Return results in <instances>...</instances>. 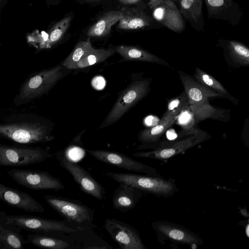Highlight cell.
<instances>
[{"label":"cell","instance_id":"obj_1","mask_svg":"<svg viewBox=\"0 0 249 249\" xmlns=\"http://www.w3.org/2000/svg\"><path fill=\"white\" fill-rule=\"evenodd\" d=\"M178 74L196 124L209 118L226 121L225 110L213 107L209 102L210 98L223 97L222 95L204 86L181 71H178Z\"/></svg>","mask_w":249,"mask_h":249},{"label":"cell","instance_id":"obj_2","mask_svg":"<svg viewBox=\"0 0 249 249\" xmlns=\"http://www.w3.org/2000/svg\"><path fill=\"white\" fill-rule=\"evenodd\" d=\"M106 175L119 183L132 185L157 196L168 198L178 191L175 179L172 178L113 172H108Z\"/></svg>","mask_w":249,"mask_h":249},{"label":"cell","instance_id":"obj_3","mask_svg":"<svg viewBox=\"0 0 249 249\" xmlns=\"http://www.w3.org/2000/svg\"><path fill=\"white\" fill-rule=\"evenodd\" d=\"M151 81L149 78L137 79L122 90L101 127H107L115 123L145 97L150 91Z\"/></svg>","mask_w":249,"mask_h":249},{"label":"cell","instance_id":"obj_4","mask_svg":"<svg viewBox=\"0 0 249 249\" xmlns=\"http://www.w3.org/2000/svg\"><path fill=\"white\" fill-rule=\"evenodd\" d=\"M2 136L20 144H33L52 141L46 127L39 123H21L1 125Z\"/></svg>","mask_w":249,"mask_h":249},{"label":"cell","instance_id":"obj_5","mask_svg":"<svg viewBox=\"0 0 249 249\" xmlns=\"http://www.w3.org/2000/svg\"><path fill=\"white\" fill-rule=\"evenodd\" d=\"M158 242L163 244L166 241L188 245L193 249L203 243L197 234L184 226L166 220H158L151 224Z\"/></svg>","mask_w":249,"mask_h":249},{"label":"cell","instance_id":"obj_6","mask_svg":"<svg viewBox=\"0 0 249 249\" xmlns=\"http://www.w3.org/2000/svg\"><path fill=\"white\" fill-rule=\"evenodd\" d=\"M52 157L46 149L0 145V166L18 167L39 163Z\"/></svg>","mask_w":249,"mask_h":249},{"label":"cell","instance_id":"obj_7","mask_svg":"<svg viewBox=\"0 0 249 249\" xmlns=\"http://www.w3.org/2000/svg\"><path fill=\"white\" fill-rule=\"evenodd\" d=\"M1 212L4 216L3 223L12 225L21 230L40 233L52 231L71 233L77 231L76 229L69 226L64 221L30 215H7L3 211Z\"/></svg>","mask_w":249,"mask_h":249},{"label":"cell","instance_id":"obj_8","mask_svg":"<svg viewBox=\"0 0 249 249\" xmlns=\"http://www.w3.org/2000/svg\"><path fill=\"white\" fill-rule=\"evenodd\" d=\"M7 174L17 183L30 189L58 191L65 189L60 179L47 171L13 169Z\"/></svg>","mask_w":249,"mask_h":249},{"label":"cell","instance_id":"obj_9","mask_svg":"<svg viewBox=\"0 0 249 249\" xmlns=\"http://www.w3.org/2000/svg\"><path fill=\"white\" fill-rule=\"evenodd\" d=\"M56 158L60 165L71 175L83 192L98 200L104 199L106 194L104 187L89 172L70 160L62 152H57Z\"/></svg>","mask_w":249,"mask_h":249},{"label":"cell","instance_id":"obj_10","mask_svg":"<svg viewBox=\"0 0 249 249\" xmlns=\"http://www.w3.org/2000/svg\"><path fill=\"white\" fill-rule=\"evenodd\" d=\"M54 210L67 220L78 224L91 223L94 211L77 200L52 195L43 197Z\"/></svg>","mask_w":249,"mask_h":249},{"label":"cell","instance_id":"obj_11","mask_svg":"<svg viewBox=\"0 0 249 249\" xmlns=\"http://www.w3.org/2000/svg\"><path fill=\"white\" fill-rule=\"evenodd\" d=\"M208 135L202 131L197 134L189 136L187 138L164 143L149 151L137 152L133 155L137 158L166 161L206 141Z\"/></svg>","mask_w":249,"mask_h":249},{"label":"cell","instance_id":"obj_12","mask_svg":"<svg viewBox=\"0 0 249 249\" xmlns=\"http://www.w3.org/2000/svg\"><path fill=\"white\" fill-rule=\"evenodd\" d=\"M103 227L123 249H147L139 231L131 225L115 218H107Z\"/></svg>","mask_w":249,"mask_h":249},{"label":"cell","instance_id":"obj_13","mask_svg":"<svg viewBox=\"0 0 249 249\" xmlns=\"http://www.w3.org/2000/svg\"><path fill=\"white\" fill-rule=\"evenodd\" d=\"M96 160L129 171L143 173L147 175L160 177L157 170L125 155L115 151L103 150H88Z\"/></svg>","mask_w":249,"mask_h":249},{"label":"cell","instance_id":"obj_14","mask_svg":"<svg viewBox=\"0 0 249 249\" xmlns=\"http://www.w3.org/2000/svg\"><path fill=\"white\" fill-rule=\"evenodd\" d=\"M61 75V67L57 66L32 76L22 88L20 98L29 99L42 94L54 85Z\"/></svg>","mask_w":249,"mask_h":249},{"label":"cell","instance_id":"obj_15","mask_svg":"<svg viewBox=\"0 0 249 249\" xmlns=\"http://www.w3.org/2000/svg\"><path fill=\"white\" fill-rule=\"evenodd\" d=\"M209 19L219 20L236 26L241 21L244 13L234 0H203Z\"/></svg>","mask_w":249,"mask_h":249},{"label":"cell","instance_id":"obj_16","mask_svg":"<svg viewBox=\"0 0 249 249\" xmlns=\"http://www.w3.org/2000/svg\"><path fill=\"white\" fill-rule=\"evenodd\" d=\"M0 199L6 204L22 210L42 213L44 207L29 194L0 183Z\"/></svg>","mask_w":249,"mask_h":249},{"label":"cell","instance_id":"obj_17","mask_svg":"<svg viewBox=\"0 0 249 249\" xmlns=\"http://www.w3.org/2000/svg\"><path fill=\"white\" fill-rule=\"evenodd\" d=\"M152 11L153 18L170 30L180 33L184 29L182 15L173 0H165Z\"/></svg>","mask_w":249,"mask_h":249},{"label":"cell","instance_id":"obj_18","mask_svg":"<svg viewBox=\"0 0 249 249\" xmlns=\"http://www.w3.org/2000/svg\"><path fill=\"white\" fill-rule=\"evenodd\" d=\"M216 45L223 52L227 63L234 68L249 66V48L238 41L219 38Z\"/></svg>","mask_w":249,"mask_h":249},{"label":"cell","instance_id":"obj_19","mask_svg":"<svg viewBox=\"0 0 249 249\" xmlns=\"http://www.w3.org/2000/svg\"><path fill=\"white\" fill-rule=\"evenodd\" d=\"M146 194L132 185L120 183L114 192L112 198L113 208L122 212L134 208L141 198Z\"/></svg>","mask_w":249,"mask_h":249},{"label":"cell","instance_id":"obj_20","mask_svg":"<svg viewBox=\"0 0 249 249\" xmlns=\"http://www.w3.org/2000/svg\"><path fill=\"white\" fill-rule=\"evenodd\" d=\"M121 10L122 15L117 27L119 29H140L149 26L152 22V18L142 9L124 6Z\"/></svg>","mask_w":249,"mask_h":249},{"label":"cell","instance_id":"obj_21","mask_svg":"<svg viewBox=\"0 0 249 249\" xmlns=\"http://www.w3.org/2000/svg\"><path fill=\"white\" fill-rule=\"evenodd\" d=\"M114 50L125 61L146 62L170 66L164 60L136 46L120 45L115 47Z\"/></svg>","mask_w":249,"mask_h":249},{"label":"cell","instance_id":"obj_22","mask_svg":"<svg viewBox=\"0 0 249 249\" xmlns=\"http://www.w3.org/2000/svg\"><path fill=\"white\" fill-rule=\"evenodd\" d=\"M182 16L197 31H204L203 0H177Z\"/></svg>","mask_w":249,"mask_h":249},{"label":"cell","instance_id":"obj_23","mask_svg":"<svg viewBox=\"0 0 249 249\" xmlns=\"http://www.w3.org/2000/svg\"><path fill=\"white\" fill-rule=\"evenodd\" d=\"M178 115L173 114L162 116L156 125L141 131L138 134V139L143 143L141 146L150 145L157 142L161 136L176 121Z\"/></svg>","mask_w":249,"mask_h":249},{"label":"cell","instance_id":"obj_24","mask_svg":"<svg viewBox=\"0 0 249 249\" xmlns=\"http://www.w3.org/2000/svg\"><path fill=\"white\" fill-rule=\"evenodd\" d=\"M21 230L12 225H0V249H23L27 243L20 234Z\"/></svg>","mask_w":249,"mask_h":249},{"label":"cell","instance_id":"obj_25","mask_svg":"<svg viewBox=\"0 0 249 249\" xmlns=\"http://www.w3.org/2000/svg\"><path fill=\"white\" fill-rule=\"evenodd\" d=\"M122 15L120 10H112L105 13L101 18L88 29L89 37H104L110 32L113 25L119 21Z\"/></svg>","mask_w":249,"mask_h":249},{"label":"cell","instance_id":"obj_26","mask_svg":"<svg viewBox=\"0 0 249 249\" xmlns=\"http://www.w3.org/2000/svg\"><path fill=\"white\" fill-rule=\"evenodd\" d=\"M194 77L199 83L221 94L224 98L230 100L233 104H238V100L231 96L218 81L199 68H196Z\"/></svg>","mask_w":249,"mask_h":249},{"label":"cell","instance_id":"obj_27","mask_svg":"<svg viewBox=\"0 0 249 249\" xmlns=\"http://www.w3.org/2000/svg\"><path fill=\"white\" fill-rule=\"evenodd\" d=\"M27 242L36 247L51 249H66L70 244L67 241L39 234L27 235Z\"/></svg>","mask_w":249,"mask_h":249},{"label":"cell","instance_id":"obj_28","mask_svg":"<svg viewBox=\"0 0 249 249\" xmlns=\"http://www.w3.org/2000/svg\"><path fill=\"white\" fill-rule=\"evenodd\" d=\"M115 53L114 49L93 48L86 54L77 63L76 69L84 68L102 62Z\"/></svg>","mask_w":249,"mask_h":249},{"label":"cell","instance_id":"obj_29","mask_svg":"<svg viewBox=\"0 0 249 249\" xmlns=\"http://www.w3.org/2000/svg\"><path fill=\"white\" fill-rule=\"evenodd\" d=\"M93 48L89 37H88L85 41H80L76 45L72 52L64 61L63 66L71 70L76 69L78 62Z\"/></svg>","mask_w":249,"mask_h":249},{"label":"cell","instance_id":"obj_30","mask_svg":"<svg viewBox=\"0 0 249 249\" xmlns=\"http://www.w3.org/2000/svg\"><path fill=\"white\" fill-rule=\"evenodd\" d=\"M176 121L182 129L179 135V137L197 134L202 131L195 127L196 123L189 106L180 113L177 118Z\"/></svg>","mask_w":249,"mask_h":249},{"label":"cell","instance_id":"obj_31","mask_svg":"<svg viewBox=\"0 0 249 249\" xmlns=\"http://www.w3.org/2000/svg\"><path fill=\"white\" fill-rule=\"evenodd\" d=\"M71 19V17L68 16L57 22L53 27L48 35L46 40L47 47H51L62 38L69 28Z\"/></svg>","mask_w":249,"mask_h":249},{"label":"cell","instance_id":"obj_32","mask_svg":"<svg viewBox=\"0 0 249 249\" xmlns=\"http://www.w3.org/2000/svg\"><path fill=\"white\" fill-rule=\"evenodd\" d=\"M189 106V102L185 90L178 97L169 101L166 111L163 116L173 114H179L185 108Z\"/></svg>","mask_w":249,"mask_h":249},{"label":"cell","instance_id":"obj_33","mask_svg":"<svg viewBox=\"0 0 249 249\" xmlns=\"http://www.w3.org/2000/svg\"><path fill=\"white\" fill-rule=\"evenodd\" d=\"M241 139L245 145L249 149V118L245 120L241 132Z\"/></svg>","mask_w":249,"mask_h":249},{"label":"cell","instance_id":"obj_34","mask_svg":"<svg viewBox=\"0 0 249 249\" xmlns=\"http://www.w3.org/2000/svg\"><path fill=\"white\" fill-rule=\"evenodd\" d=\"M101 83H104V79L101 77H96L92 81V85L95 89H100L104 87L103 85L100 84Z\"/></svg>","mask_w":249,"mask_h":249},{"label":"cell","instance_id":"obj_35","mask_svg":"<svg viewBox=\"0 0 249 249\" xmlns=\"http://www.w3.org/2000/svg\"><path fill=\"white\" fill-rule=\"evenodd\" d=\"M165 0H149L148 5L151 10L162 4Z\"/></svg>","mask_w":249,"mask_h":249},{"label":"cell","instance_id":"obj_36","mask_svg":"<svg viewBox=\"0 0 249 249\" xmlns=\"http://www.w3.org/2000/svg\"><path fill=\"white\" fill-rule=\"evenodd\" d=\"M142 0H118L121 4L124 5L135 4L140 2Z\"/></svg>","mask_w":249,"mask_h":249},{"label":"cell","instance_id":"obj_37","mask_svg":"<svg viewBox=\"0 0 249 249\" xmlns=\"http://www.w3.org/2000/svg\"><path fill=\"white\" fill-rule=\"evenodd\" d=\"M246 232L247 236L249 237V224L246 227Z\"/></svg>","mask_w":249,"mask_h":249},{"label":"cell","instance_id":"obj_38","mask_svg":"<svg viewBox=\"0 0 249 249\" xmlns=\"http://www.w3.org/2000/svg\"><path fill=\"white\" fill-rule=\"evenodd\" d=\"M84 0L89 1V2H96V1H100L101 0Z\"/></svg>","mask_w":249,"mask_h":249},{"label":"cell","instance_id":"obj_39","mask_svg":"<svg viewBox=\"0 0 249 249\" xmlns=\"http://www.w3.org/2000/svg\"></svg>","mask_w":249,"mask_h":249}]
</instances>
